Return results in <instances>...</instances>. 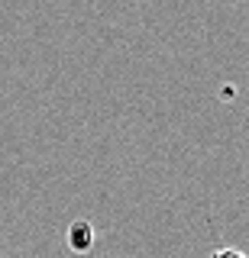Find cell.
Returning a JSON list of instances; mask_svg holds the SVG:
<instances>
[{"mask_svg": "<svg viewBox=\"0 0 249 258\" xmlns=\"http://www.w3.org/2000/svg\"><path fill=\"white\" fill-rule=\"evenodd\" d=\"M71 242H75L78 248H87V242H91V226H87V223H75V226H71Z\"/></svg>", "mask_w": 249, "mask_h": 258, "instance_id": "1", "label": "cell"}, {"mask_svg": "<svg viewBox=\"0 0 249 258\" xmlns=\"http://www.w3.org/2000/svg\"><path fill=\"white\" fill-rule=\"evenodd\" d=\"M211 258H246L243 252H236V248H217Z\"/></svg>", "mask_w": 249, "mask_h": 258, "instance_id": "2", "label": "cell"}]
</instances>
